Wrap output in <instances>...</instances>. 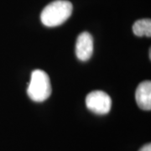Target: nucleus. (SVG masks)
<instances>
[{"mask_svg":"<svg viewBox=\"0 0 151 151\" xmlns=\"http://www.w3.org/2000/svg\"><path fill=\"white\" fill-rule=\"evenodd\" d=\"M73 6L66 0H56L46 6L40 14V19L44 25L55 27L62 24L71 15Z\"/></svg>","mask_w":151,"mask_h":151,"instance_id":"nucleus-1","label":"nucleus"},{"mask_svg":"<svg viewBox=\"0 0 151 151\" xmlns=\"http://www.w3.org/2000/svg\"><path fill=\"white\" fill-rule=\"evenodd\" d=\"M27 93L33 101L41 103L51 94V85L48 74L42 70H35L27 88Z\"/></svg>","mask_w":151,"mask_h":151,"instance_id":"nucleus-2","label":"nucleus"},{"mask_svg":"<svg viewBox=\"0 0 151 151\" xmlns=\"http://www.w3.org/2000/svg\"><path fill=\"white\" fill-rule=\"evenodd\" d=\"M86 105L92 113L103 115L109 113L112 107V99L103 91H92L86 96Z\"/></svg>","mask_w":151,"mask_h":151,"instance_id":"nucleus-3","label":"nucleus"},{"mask_svg":"<svg viewBox=\"0 0 151 151\" xmlns=\"http://www.w3.org/2000/svg\"><path fill=\"white\" fill-rule=\"evenodd\" d=\"M93 53V38L88 32H82L77 37L76 43V55L81 61H86Z\"/></svg>","mask_w":151,"mask_h":151,"instance_id":"nucleus-4","label":"nucleus"},{"mask_svg":"<svg viewBox=\"0 0 151 151\" xmlns=\"http://www.w3.org/2000/svg\"><path fill=\"white\" fill-rule=\"evenodd\" d=\"M135 99L138 106L145 111L151 109V82L143 81L139 84L135 92Z\"/></svg>","mask_w":151,"mask_h":151,"instance_id":"nucleus-5","label":"nucleus"},{"mask_svg":"<svg viewBox=\"0 0 151 151\" xmlns=\"http://www.w3.org/2000/svg\"><path fill=\"white\" fill-rule=\"evenodd\" d=\"M133 32L135 35L142 37L145 35L151 36V20L150 19H143L136 21L133 25Z\"/></svg>","mask_w":151,"mask_h":151,"instance_id":"nucleus-6","label":"nucleus"},{"mask_svg":"<svg viewBox=\"0 0 151 151\" xmlns=\"http://www.w3.org/2000/svg\"><path fill=\"white\" fill-rule=\"evenodd\" d=\"M139 151H151V145L150 143L146 144L143 147H141L140 149L139 150Z\"/></svg>","mask_w":151,"mask_h":151,"instance_id":"nucleus-7","label":"nucleus"}]
</instances>
